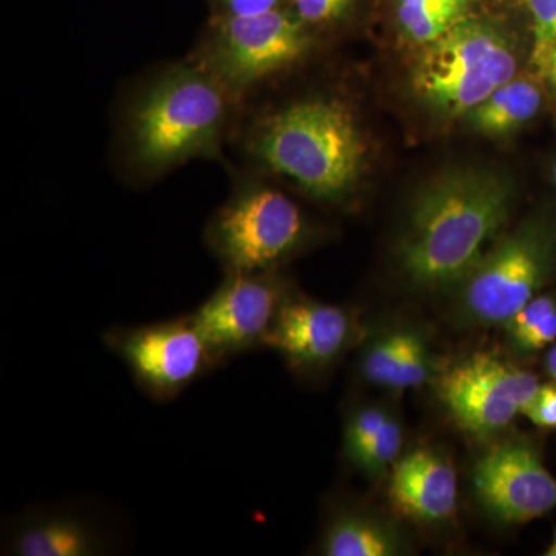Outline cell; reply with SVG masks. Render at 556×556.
Here are the masks:
<instances>
[{"label": "cell", "instance_id": "1", "mask_svg": "<svg viewBox=\"0 0 556 556\" xmlns=\"http://www.w3.org/2000/svg\"><path fill=\"white\" fill-rule=\"evenodd\" d=\"M239 108L189 60L148 70L121 94L112 135L118 177L146 188L192 161H222Z\"/></svg>", "mask_w": 556, "mask_h": 556}, {"label": "cell", "instance_id": "2", "mask_svg": "<svg viewBox=\"0 0 556 556\" xmlns=\"http://www.w3.org/2000/svg\"><path fill=\"white\" fill-rule=\"evenodd\" d=\"M228 152L230 167L280 179L317 203L343 206L361 185L368 146L353 105L317 91L241 105Z\"/></svg>", "mask_w": 556, "mask_h": 556}, {"label": "cell", "instance_id": "3", "mask_svg": "<svg viewBox=\"0 0 556 556\" xmlns=\"http://www.w3.org/2000/svg\"><path fill=\"white\" fill-rule=\"evenodd\" d=\"M514 186L486 169H455L430 179L408 208L397 263L416 288L463 283L510 218Z\"/></svg>", "mask_w": 556, "mask_h": 556}, {"label": "cell", "instance_id": "4", "mask_svg": "<svg viewBox=\"0 0 556 556\" xmlns=\"http://www.w3.org/2000/svg\"><path fill=\"white\" fill-rule=\"evenodd\" d=\"M230 190L208 217L203 243L223 273H273L317 239L298 201L263 175L230 167Z\"/></svg>", "mask_w": 556, "mask_h": 556}, {"label": "cell", "instance_id": "5", "mask_svg": "<svg viewBox=\"0 0 556 556\" xmlns=\"http://www.w3.org/2000/svg\"><path fill=\"white\" fill-rule=\"evenodd\" d=\"M318 42L320 36L283 7L258 16H208L186 56L240 109L305 64Z\"/></svg>", "mask_w": 556, "mask_h": 556}, {"label": "cell", "instance_id": "6", "mask_svg": "<svg viewBox=\"0 0 556 556\" xmlns=\"http://www.w3.org/2000/svg\"><path fill=\"white\" fill-rule=\"evenodd\" d=\"M517 42L506 28L468 16L422 47L412 73L413 90L439 115L467 116L518 75Z\"/></svg>", "mask_w": 556, "mask_h": 556}, {"label": "cell", "instance_id": "7", "mask_svg": "<svg viewBox=\"0 0 556 556\" xmlns=\"http://www.w3.org/2000/svg\"><path fill=\"white\" fill-rule=\"evenodd\" d=\"M556 225L544 218L522 223L495 244L457 292L455 316L464 327H503L554 277Z\"/></svg>", "mask_w": 556, "mask_h": 556}, {"label": "cell", "instance_id": "8", "mask_svg": "<svg viewBox=\"0 0 556 556\" xmlns=\"http://www.w3.org/2000/svg\"><path fill=\"white\" fill-rule=\"evenodd\" d=\"M110 353L126 365L142 394L169 404L219 367L190 314L153 324L113 327L102 334Z\"/></svg>", "mask_w": 556, "mask_h": 556}, {"label": "cell", "instance_id": "9", "mask_svg": "<svg viewBox=\"0 0 556 556\" xmlns=\"http://www.w3.org/2000/svg\"><path fill=\"white\" fill-rule=\"evenodd\" d=\"M535 372L477 351L434 376L437 396L460 430L486 439L507 430L540 388Z\"/></svg>", "mask_w": 556, "mask_h": 556}, {"label": "cell", "instance_id": "10", "mask_svg": "<svg viewBox=\"0 0 556 556\" xmlns=\"http://www.w3.org/2000/svg\"><path fill=\"white\" fill-rule=\"evenodd\" d=\"M291 283L273 273H223L222 281L190 313L219 367L232 358L268 348Z\"/></svg>", "mask_w": 556, "mask_h": 556}, {"label": "cell", "instance_id": "11", "mask_svg": "<svg viewBox=\"0 0 556 556\" xmlns=\"http://www.w3.org/2000/svg\"><path fill=\"white\" fill-rule=\"evenodd\" d=\"M127 547L115 515L89 501L35 504L2 526V555L109 556Z\"/></svg>", "mask_w": 556, "mask_h": 556}, {"label": "cell", "instance_id": "12", "mask_svg": "<svg viewBox=\"0 0 556 556\" xmlns=\"http://www.w3.org/2000/svg\"><path fill=\"white\" fill-rule=\"evenodd\" d=\"M479 508L497 525L522 526L556 508V478L530 439L496 441L471 468Z\"/></svg>", "mask_w": 556, "mask_h": 556}, {"label": "cell", "instance_id": "13", "mask_svg": "<svg viewBox=\"0 0 556 556\" xmlns=\"http://www.w3.org/2000/svg\"><path fill=\"white\" fill-rule=\"evenodd\" d=\"M353 311L306 298L292 289L270 332L268 348L299 378L327 376L357 340Z\"/></svg>", "mask_w": 556, "mask_h": 556}, {"label": "cell", "instance_id": "14", "mask_svg": "<svg viewBox=\"0 0 556 556\" xmlns=\"http://www.w3.org/2000/svg\"><path fill=\"white\" fill-rule=\"evenodd\" d=\"M388 497L405 518L420 525H441L456 514L455 467L437 450H412L399 457L388 473Z\"/></svg>", "mask_w": 556, "mask_h": 556}, {"label": "cell", "instance_id": "15", "mask_svg": "<svg viewBox=\"0 0 556 556\" xmlns=\"http://www.w3.org/2000/svg\"><path fill=\"white\" fill-rule=\"evenodd\" d=\"M358 371L371 386L404 391L433 379L437 361L422 329L396 327L367 340L358 358Z\"/></svg>", "mask_w": 556, "mask_h": 556}, {"label": "cell", "instance_id": "16", "mask_svg": "<svg viewBox=\"0 0 556 556\" xmlns=\"http://www.w3.org/2000/svg\"><path fill=\"white\" fill-rule=\"evenodd\" d=\"M405 548L404 535L388 519L336 504L327 511L314 552L324 556H396Z\"/></svg>", "mask_w": 556, "mask_h": 556}, {"label": "cell", "instance_id": "17", "mask_svg": "<svg viewBox=\"0 0 556 556\" xmlns=\"http://www.w3.org/2000/svg\"><path fill=\"white\" fill-rule=\"evenodd\" d=\"M541 105V87L529 76L517 75L471 110L466 118L479 134L504 137L535 118Z\"/></svg>", "mask_w": 556, "mask_h": 556}, {"label": "cell", "instance_id": "18", "mask_svg": "<svg viewBox=\"0 0 556 556\" xmlns=\"http://www.w3.org/2000/svg\"><path fill=\"white\" fill-rule=\"evenodd\" d=\"M501 328L515 356L530 358L544 353L556 342L555 292H541Z\"/></svg>", "mask_w": 556, "mask_h": 556}, {"label": "cell", "instance_id": "19", "mask_svg": "<svg viewBox=\"0 0 556 556\" xmlns=\"http://www.w3.org/2000/svg\"><path fill=\"white\" fill-rule=\"evenodd\" d=\"M475 0H397L399 28L405 38L422 47L441 38L457 22L470 16Z\"/></svg>", "mask_w": 556, "mask_h": 556}, {"label": "cell", "instance_id": "20", "mask_svg": "<svg viewBox=\"0 0 556 556\" xmlns=\"http://www.w3.org/2000/svg\"><path fill=\"white\" fill-rule=\"evenodd\" d=\"M402 445H404V427L396 415L387 417L379 433L365 447L364 452L351 460L350 466L356 468L362 475H365L372 481L386 478L391 468L402 456Z\"/></svg>", "mask_w": 556, "mask_h": 556}, {"label": "cell", "instance_id": "21", "mask_svg": "<svg viewBox=\"0 0 556 556\" xmlns=\"http://www.w3.org/2000/svg\"><path fill=\"white\" fill-rule=\"evenodd\" d=\"M390 413L382 405L376 404L358 405L346 413L342 448L348 464L356 459L375 439Z\"/></svg>", "mask_w": 556, "mask_h": 556}, {"label": "cell", "instance_id": "22", "mask_svg": "<svg viewBox=\"0 0 556 556\" xmlns=\"http://www.w3.org/2000/svg\"><path fill=\"white\" fill-rule=\"evenodd\" d=\"M357 0H289L288 9L317 36L345 24Z\"/></svg>", "mask_w": 556, "mask_h": 556}, {"label": "cell", "instance_id": "23", "mask_svg": "<svg viewBox=\"0 0 556 556\" xmlns=\"http://www.w3.org/2000/svg\"><path fill=\"white\" fill-rule=\"evenodd\" d=\"M532 16V62L538 70L556 46V0H527Z\"/></svg>", "mask_w": 556, "mask_h": 556}, {"label": "cell", "instance_id": "24", "mask_svg": "<svg viewBox=\"0 0 556 556\" xmlns=\"http://www.w3.org/2000/svg\"><path fill=\"white\" fill-rule=\"evenodd\" d=\"M289 0H207L208 16L248 17L288 7Z\"/></svg>", "mask_w": 556, "mask_h": 556}, {"label": "cell", "instance_id": "25", "mask_svg": "<svg viewBox=\"0 0 556 556\" xmlns=\"http://www.w3.org/2000/svg\"><path fill=\"white\" fill-rule=\"evenodd\" d=\"M533 426L543 430H556V383H541L535 396L522 409Z\"/></svg>", "mask_w": 556, "mask_h": 556}, {"label": "cell", "instance_id": "26", "mask_svg": "<svg viewBox=\"0 0 556 556\" xmlns=\"http://www.w3.org/2000/svg\"><path fill=\"white\" fill-rule=\"evenodd\" d=\"M540 73L546 78L548 86L556 91V46L547 54L546 61L541 65Z\"/></svg>", "mask_w": 556, "mask_h": 556}, {"label": "cell", "instance_id": "27", "mask_svg": "<svg viewBox=\"0 0 556 556\" xmlns=\"http://www.w3.org/2000/svg\"><path fill=\"white\" fill-rule=\"evenodd\" d=\"M544 371H546L551 382L556 383V342L546 351V356H544Z\"/></svg>", "mask_w": 556, "mask_h": 556}, {"label": "cell", "instance_id": "28", "mask_svg": "<svg viewBox=\"0 0 556 556\" xmlns=\"http://www.w3.org/2000/svg\"><path fill=\"white\" fill-rule=\"evenodd\" d=\"M546 556H556V530L554 533V540H552L551 546L547 547Z\"/></svg>", "mask_w": 556, "mask_h": 556}, {"label": "cell", "instance_id": "29", "mask_svg": "<svg viewBox=\"0 0 556 556\" xmlns=\"http://www.w3.org/2000/svg\"><path fill=\"white\" fill-rule=\"evenodd\" d=\"M554 181H555V185H556V163H555V167H554Z\"/></svg>", "mask_w": 556, "mask_h": 556}]
</instances>
